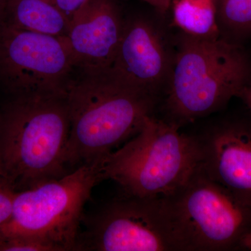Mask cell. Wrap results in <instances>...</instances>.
Here are the masks:
<instances>
[{
  "mask_svg": "<svg viewBox=\"0 0 251 251\" xmlns=\"http://www.w3.org/2000/svg\"><path fill=\"white\" fill-rule=\"evenodd\" d=\"M0 251H57L52 244L31 236L0 234Z\"/></svg>",
  "mask_w": 251,
  "mask_h": 251,
  "instance_id": "9a60e30c",
  "label": "cell"
},
{
  "mask_svg": "<svg viewBox=\"0 0 251 251\" xmlns=\"http://www.w3.org/2000/svg\"><path fill=\"white\" fill-rule=\"evenodd\" d=\"M101 164L80 166L59 179L16 193L11 219L0 234L31 236L57 251H75L84 206L103 181Z\"/></svg>",
  "mask_w": 251,
  "mask_h": 251,
  "instance_id": "5b68a950",
  "label": "cell"
},
{
  "mask_svg": "<svg viewBox=\"0 0 251 251\" xmlns=\"http://www.w3.org/2000/svg\"><path fill=\"white\" fill-rule=\"evenodd\" d=\"M4 9L2 6L0 5V35H1L2 28L4 27Z\"/></svg>",
  "mask_w": 251,
  "mask_h": 251,
  "instance_id": "44dd1931",
  "label": "cell"
},
{
  "mask_svg": "<svg viewBox=\"0 0 251 251\" xmlns=\"http://www.w3.org/2000/svg\"><path fill=\"white\" fill-rule=\"evenodd\" d=\"M193 136L208 176L251 208V121L216 122Z\"/></svg>",
  "mask_w": 251,
  "mask_h": 251,
  "instance_id": "9c48e42d",
  "label": "cell"
},
{
  "mask_svg": "<svg viewBox=\"0 0 251 251\" xmlns=\"http://www.w3.org/2000/svg\"><path fill=\"white\" fill-rule=\"evenodd\" d=\"M4 16L13 27L57 37L67 36L70 24L54 0H8Z\"/></svg>",
  "mask_w": 251,
  "mask_h": 251,
  "instance_id": "7c38bea8",
  "label": "cell"
},
{
  "mask_svg": "<svg viewBox=\"0 0 251 251\" xmlns=\"http://www.w3.org/2000/svg\"><path fill=\"white\" fill-rule=\"evenodd\" d=\"M240 249L251 250V229L242 238L240 243Z\"/></svg>",
  "mask_w": 251,
  "mask_h": 251,
  "instance_id": "ffe728a7",
  "label": "cell"
},
{
  "mask_svg": "<svg viewBox=\"0 0 251 251\" xmlns=\"http://www.w3.org/2000/svg\"><path fill=\"white\" fill-rule=\"evenodd\" d=\"M166 200L184 251L240 249L251 229V208L238 202L198 165Z\"/></svg>",
  "mask_w": 251,
  "mask_h": 251,
  "instance_id": "8992f818",
  "label": "cell"
},
{
  "mask_svg": "<svg viewBox=\"0 0 251 251\" xmlns=\"http://www.w3.org/2000/svg\"><path fill=\"white\" fill-rule=\"evenodd\" d=\"M84 221L75 251H184L163 197L123 193Z\"/></svg>",
  "mask_w": 251,
  "mask_h": 251,
  "instance_id": "52a82bcc",
  "label": "cell"
},
{
  "mask_svg": "<svg viewBox=\"0 0 251 251\" xmlns=\"http://www.w3.org/2000/svg\"><path fill=\"white\" fill-rule=\"evenodd\" d=\"M7 1L8 0H0V5L2 6L3 9H4V5L6 4Z\"/></svg>",
  "mask_w": 251,
  "mask_h": 251,
  "instance_id": "7402d4cb",
  "label": "cell"
},
{
  "mask_svg": "<svg viewBox=\"0 0 251 251\" xmlns=\"http://www.w3.org/2000/svg\"><path fill=\"white\" fill-rule=\"evenodd\" d=\"M81 74L66 89L70 172L103 161L138 134L158 103V96L119 80L109 70Z\"/></svg>",
  "mask_w": 251,
  "mask_h": 251,
  "instance_id": "6da1fadb",
  "label": "cell"
},
{
  "mask_svg": "<svg viewBox=\"0 0 251 251\" xmlns=\"http://www.w3.org/2000/svg\"><path fill=\"white\" fill-rule=\"evenodd\" d=\"M160 27L146 18L125 22L110 72L119 80L158 96L171 76L175 50Z\"/></svg>",
  "mask_w": 251,
  "mask_h": 251,
  "instance_id": "30bf717a",
  "label": "cell"
},
{
  "mask_svg": "<svg viewBox=\"0 0 251 251\" xmlns=\"http://www.w3.org/2000/svg\"><path fill=\"white\" fill-rule=\"evenodd\" d=\"M251 110V82L248 84L238 96Z\"/></svg>",
  "mask_w": 251,
  "mask_h": 251,
  "instance_id": "d6986e66",
  "label": "cell"
},
{
  "mask_svg": "<svg viewBox=\"0 0 251 251\" xmlns=\"http://www.w3.org/2000/svg\"><path fill=\"white\" fill-rule=\"evenodd\" d=\"M15 194L16 193L0 181V229L11 219Z\"/></svg>",
  "mask_w": 251,
  "mask_h": 251,
  "instance_id": "2e32d148",
  "label": "cell"
},
{
  "mask_svg": "<svg viewBox=\"0 0 251 251\" xmlns=\"http://www.w3.org/2000/svg\"><path fill=\"white\" fill-rule=\"evenodd\" d=\"M251 82V63L238 44L182 31L166 87L165 121L181 127L207 116Z\"/></svg>",
  "mask_w": 251,
  "mask_h": 251,
  "instance_id": "3957f363",
  "label": "cell"
},
{
  "mask_svg": "<svg viewBox=\"0 0 251 251\" xmlns=\"http://www.w3.org/2000/svg\"><path fill=\"white\" fill-rule=\"evenodd\" d=\"M54 1L71 22L73 18L88 2L89 0H54Z\"/></svg>",
  "mask_w": 251,
  "mask_h": 251,
  "instance_id": "e0dca14e",
  "label": "cell"
},
{
  "mask_svg": "<svg viewBox=\"0 0 251 251\" xmlns=\"http://www.w3.org/2000/svg\"><path fill=\"white\" fill-rule=\"evenodd\" d=\"M143 1L151 5L162 14H164L168 11L172 2V0H143Z\"/></svg>",
  "mask_w": 251,
  "mask_h": 251,
  "instance_id": "ac0fdd59",
  "label": "cell"
},
{
  "mask_svg": "<svg viewBox=\"0 0 251 251\" xmlns=\"http://www.w3.org/2000/svg\"><path fill=\"white\" fill-rule=\"evenodd\" d=\"M180 127L149 117L139 133L102 161V178L122 193L139 197L169 196L187 181L200 163L193 135Z\"/></svg>",
  "mask_w": 251,
  "mask_h": 251,
  "instance_id": "277c9868",
  "label": "cell"
},
{
  "mask_svg": "<svg viewBox=\"0 0 251 251\" xmlns=\"http://www.w3.org/2000/svg\"><path fill=\"white\" fill-rule=\"evenodd\" d=\"M65 94L15 97L0 112V181L14 193L70 173Z\"/></svg>",
  "mask_w": 251,
  "mask_h": 251,
  "instance_id": "7a4b0ae2",
  "label": "cell"
},
{
  "mask_svg": "<svg viewBox=\"0 0 251 251\" xmlns=\"http://www.w3.org/2000/svg\"><path fill=\"white\" fill-rule=\"evenodd\" d=\"M75 69L64 37L4 23L0 35V76L15 97L65 94Z\"/></svg>",
  "mask_w": 251,
  "mask_h": 251,
  "instance_id": "ba28073f",
  "label": "cell"
},
{
  "mask_svg": "<svg viewBox=\"0 0 251 251\" xmlns=\"http://www.w3.org/2000/svg\"><path fill=\"white\" fill-rule=\"evenodd\" d=\"M173 14L175 23L185 33L204 37L219 36L215 0H178Z\"/></svg>",
  "mask_w": 251,
  "mask_h": 251,
  "instance_id": "4fadbf2b",
  "label": "cell"
},
{
  "mask_svg": "<svg viewBox=\"0 0 251 251\" xmlns=\"http://www.w3.org/2000/svg\"><path fill=\"white\" fill-rule=\"evenodd\" d=\"M215 9L220 37L234 44L251 37V0H215Z\"/></svg>",
  "mask_w": 251,
  "mask_h": 251,
  "instance_id": "5bb4252c",
  "label": "cell"
},
{
  "mask_svg": "<svg viewBox=\"0 0 251 251\" xmlns=\"http://www.w3.org/2000/svg\"><path fill=\"white\" fill-rule=\"evenodd\" d=\"M124 25L112 0H89L71 21L64 37L75 69L85 74L110 70Z\"/></svg>",
  "mask_w": 251,
  "mask_h": 251,
  "instance_id": "8fae6325",
  "label": "cell"
}]
</instances>
